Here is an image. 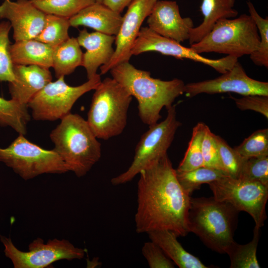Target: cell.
I'll list each match as a JSON object with an SVG mask.
<instances>
[{"label":"cell","mask_w":268,"mask_h":268,"mask_svg":"<svg viewBox=\"0 0 268 268\" xmlns=\"http://www.w3.org/2000/svg\"><path fill=\"white\" fill-rule=\"evenodd\" d=\"M134 216L138 233L168 230L178 237L190 232L191 196L181 187L167 154L139 173Z\"/></svg>","instance_id":"obj_1"},{"label":"cell","mask_w":268,"mask_h":268,"mask_svg":"<svg viewBox=\"0 0 268 268\" xmlns=\"http://www.w3.org/2000/svg\"><path fill=\"white\" fill-rule=\"evenodd\" d=\"M109 71L112 78L136 98L138 116L149 126L158 122L163 107L168 108L184 93L185 84L181 79L153 78L150 72L137 69L129 62L121 63Z\"/></svg>","instance_id":"obj_2"},{"label":"cell","mask_w":268,"mask_h":268,"mask_svg":"<svg viewBox=\"0 0 268 268\" xmlns=\"http://www.w3.org/2000/svg\"><path fill=\"white\" fill-rule=\"evenodd\" d=\"M239 211L230 203L209 198L190 199L188 212L190 232L198 236L208 248L226 254L235 242Z\"/></svg>","instance_id":"obj_3"},{"label":"cell","mask_w":268,"mask_h":268,"mask_svg":"<svg viewBox=\"0 0 268 268\" xmlns=\"http://www.w3.org/2000/svg\"><path fill=\"white\" fill-rule=\"evenodd\" d=\"M50 137L53 150L77 177L86 175L101 158L100 143L87 121L78 114L69 113L61 119Z\"/></svg>","instance_id":"obj_4"},{"label":"cell","mask_w":268,"mask_h":268,"mask_svg":"<svg viewBox=\"0 0 268 268\" xmlns=\"http://www.w3.org/2000/svg\"><path fill=\"white\" fill-rule=\"evenodd\" d=\"M87 122L97 138L107 140L122 133L133 97L115 79L105 78L94 89Z\"/></svg>","instance_id":"obj_5"},{"label":"cell","mask_w":268,"mask_h":268,"mask_svg":"<svg viewBox=\"0 0 268 268\" xmlns=\"http://www.w3.org/2000/svg\"><path fill=\"white\" fill-rule=\"evenodd\" d=\"M260 42L256 25L249 14L218 20L198 42L191 45L198 54L215 52L238 58L256 51Z\"/></svg>","instance_id":"obj_6"},{"label":"cell","mask_w":268,"mask_h":268,"mask_svg":"<svg viewBox=\"0 0 268 268\" xmlns=\"http://www.w3.org/2000/svg\"><path fill=\"white\" fill-rule=\"evenodd\" d=\"M166 118L160 123L149 126L141 136L135 148L133 160L124 172L113 178L114 186L131 181L140 172L151 164L167 154L177 129L181 125L176 117L175 107L167 109Z\"/></svg>","instance_id":"obj_7"},{"label":"cell","mask_w":268,"mask_h":268,"mask_svg":"<svg viewBox=\"0 0 268 268\" xmlns=\"http://www.w3.org/2000/svg\"><path fill=\"white\" fill-rule=\"evenodd\" d=\"M0 161L25 180L43 174H63L67 165L53 150L43 149L19 135L6 148L0 147Z\"/></svg>","instance_id":"obj_8"},{"label":"cell","mask_w":268,"mask_h":268,"mask_svg":"<svg viewBox=\"0 0 268 268\" xmlns=\"http://www.w3.org/2000/svg\"><path fill=\"white\" fill-rule=\"evenodd\" d=\"M64 77L49 82L28 103L33 119L50 121L62 119L70 113L81 96L96 89L101 81L100 74L97 73L84 83L72 86L65 81Z\"/></svg>","instance_id":"obj_9"},{"label":"cell","mask_w":268,"mask_h":268,"mask_svg":"<svg viewBox=\"0 0 268 268\" xmlns=\"http://www.w3.org/2000/svg\"><path fill=\"white\" fill-rule=\"evenodd\" d=\"M208 184L216 200L230 203L239 211L247 212L254 219L255 227L264 226L267 219L268 187L228 176Z\"/></svg>","instance_id":"obj_10"},{"label":"cell","mask_w":268,"mask_h":268,"mask_svg":"<svg viewBox=\"0 0 268 268\" xmlns=\"http://www.w3.org/2000/svg\"><path fill=\"white\" fill-rule=\"evenodd\" d=\"M6 257L12 262L14 268H44L61 260L81 259L84 250L75 247L68 241L54 239L44 244L43 240L37 238L28 246V251L18 250L10 238L0 235Z\"/></svg>","instance_id":"obj_11"},{"label":"cell","mask_w":268,"mask_h":268,"mask_svg":"<svg viewBox=\"0 0 268 268\" xmlns=\"http://www.w3.org/2000/svg\"><path fill=\"white\" fill-rule=\"evenodd\" d=\"M151 51L179 59H188L201 63L221 74L229 70L238 61V58L231 56L218 59L205 58L190 47H186L180 43L155 33L148 27H141L132 47V55Z\"/></svg>","instance_id":"obj_12"},{"label":"cell","mask_w":268,"mask_h":268,"mask_svg":"<svg viewBox=\"0 0 268 268\" xmlns=\"http://www.w3.org/2000/svg\"><path fill=\"white\" fill-rule=\"evenodd\" d=\"M233 92L242 96H268V82L252 78L238 62L227 72L212 79L189 83L185 85L184 93L193 97L201 93L214 94Z\"/></svg>","instance_id":"obj_13"},{"label":"cell","mask_w":268,"mask_h":268,"mask_svg":"<svg viewBox=\"0 0 268 268\" xmlns=\"http://www.w3.org/2000/svg\"><path fill=\"white\" fill-rule=\"evenodd\" d=\"M158 0H134L123 16L119 30L115 36L116 48L110 61L100 67L101 74H105L117 65L129 62L132 49L141 25Z\"/></svg>","instance_id":"obj_14"},{"label":"cell","mask_w":268,"mask_h":268,"mask_svg":"<svg viewBox=\"0 0 268 268\" xmlns=\"http://www.w3.org/2000/svg\"><path fill=\"white\" fill-rule=\"evenodd\" d=\"M46 16L31 0H5L0 5V19L9 22L15 41L35 39L43 29Z\"/></svg>","instance_id":"obj_15"},{"label":"cell","mask_w":268,"mask_h":268,"mask_svg":"<svg viewBox=\"0 0 268 268\" xmlns=\"http://www.w3.org/2000/svg\"><path fill=\"white\" fill-rule=\"evenodd\" d=\"M148 27L155 33L179 43L189 40L194 27L190 17H182L175 1L159 0L147 16Z\"/></svg>","instance_id":"obj_16"},{"label":"cell","mask_w":268,"mask_h":268,"mask_svg":"<svg viewBox=\"0 0 268 268\" xmlns=\"http://www.w3.org/2000/svg\"><path fill=\"white\" fill-rule=\"evenodd\" d=\"M14 79L9 82L12 99L27 105L32 98L52 81L49 69L35 65H13Z\"/></svg>","instance_id":"obj_17"},{"label":"cell","mask_w":268,"mask_h":268,"mask_svg":"<svg viewBox=\"0 0 268 268\" xmlns=\"http://www.w3.org/2000/svg\"><path fill=\"white\" fill-rule=\"evenodd\" d=\"M76 39L80 46L86 49L83 53L81 66L86 70L88 79H91L97 74L99 67L111 59L115 51L113 44L115 36L97 31L89 33L83 29L79 31Z\"/></svg>","instance_id":"obj_18"},{"label":"cell","mask_w":268,"mask_h":268,"mask_svg":"<svg viewBox=\"0 0 268 268\" xmlns=\"http://www.w3.org/2000/svg\"><path fill=\"white\" fill-rule=\"evenodd\" d=\"M123 20L121 13L102 3L95 2L69 18L70 26H83L97 32L116 36Z\"/></svg>","instance_id":"obj_19"},{"label":"cell","mask_w":268,"mask_h":268,"mask_svg":"<svg viewBox=\"0 0 268 268\" xmlns=\"http://www.w3.org/2000/svg\"><path fill=\"white\" fill-rule=\"evenodd\" d=\"M235 0H202L200 10L203 16L202 22L191 29L190 45L200 41L220 19L233 18L238 14L234 7Z\"/></svg>","instance_id":"obj_20"},{"label":"cell","mask_w":268,"mask_h":268,"mask_svg":"<svg viewBox=\"0 0 268 268\" xmlns=\"http://www.w3.org/2000/svg\"><path fill=\"white\" fill-rule=\"evenodd\" d=\"M53 47L35 39L15 41L9 47L13 65L52 67Z\"/></svg>","instance_id":"obj_21"},{"label":"cell","mask_w":268,"mask_h":268,"mask_svg":"<svg viewBox=\"0 0 268 268\" xmlns=\"http://www.w3.org/2000/svg\"><path fill=\"white\" fill-rule=\"evenodd\" d=\"M172 262L180 268H207L200 259L188 252L177 240L178 236L168 230H157L147 233Z\"/></svg>","instance_id":"obj_22"},{"label":"cell","mask_w":268,"mask_h":268,"mask_svg":"<svg viewBox=\"0 0 268 268\" xmlns=\"http://www.w3.org/2000/svg\"><path fill=\"white\" fill-rule=\"evenodd\" d=\"M83 53L76 38L69 37L53 47L52 67L58 78L72 73L81 66Z\"/></svg>","instance_id":"obj_23"},{"label":"cell","mask_w":268,"mask_h":268,"mask_svg":"<svg viewBox=\"0 0 268 268\" xmlns=\"http://www.w3.org/2000/svg\"><path fill=\"white\" fill-rule=\"evenodd\" d=\"M27 105L0 96V125L10 127L19 134L25 135L30 116Z\"/></svg>","instance_id":"obj_24"},{"label":"cell","mask_w":268,"mask_h":268,"mask_svg":"<svg viewBox=\"0 0 268 268\" xmlns=\"http://www.w3.org/2000/svg\"><path fill=\"white\" fill-rule=\"evenodd\" d=\"M260 229L254 227L252 240L247 244L240 245L235 241L226 254L230 260V268H260L257 250L260 237Z\"/></svg>","instance_id":"obj_25"},{"label":"cell","mask_w":268,"mask_h":268,"mask_svg":"<svg viewBox=\"0 0 268 268\" xmlns=\"http://www.w3.org/2000/svg\"><path fill=\"white\" fill-rule=\"evenodd\" d=\"M176 172L181 187L190 196L202 184H208L227 176L222 171L205 166L185 172L176 170Z\"/></svg>","instance_id":"obj_26"},{"label":"cell","mask_w":268,"mask_h":268,"mask_svg":"<svg viewBox=\"0 0 268 268\" xmlns=\"http://www.w3.org/2000/svg\"><path fill=\"white\" fill-rule=\"evenodd\" d=\"M70 26L68 18L46 14L43 29L35 39L56 47L69 38L68 31Z\"/></svg>","instance_id":"obj_27"},{"label":"cell","mask_w":268,"mask_h":268,"mask_svg":"<svg viewBox=\"0 0 268 268\" xmlns=\"http://www.w3.org/2000/svg\"><path fill=\"white\" fill-rule=\"evenodd\" d=\"M32 3L46 14L70 18L95 0H31Z\"/></svg>","instance_id":"obj_28"},{"label":"cell","mask_w":268,"mask_h":268,"mask_svg":"<svg viewBox=\"0 0 268 268\" xmlns=\"http://www.w3.org/2000/svg\"><path fill=\"white\" fill-rule=\"evenodd\" d=\"M204 126L203 123L200 122L193 128L188 148L176 171H189L204 166L201 143Z\"/></svg>","instance_id":"obj_29"},{"label":"cell","mask_w":268,"mask_h":268,"mask_svg":"<svg viewBox=\"0 0 268 268\" xmlns=\"http://www.w3.org/2000/svg\"><path fill=\"white\" fill-rule=\"evenodd\" d=\"M249 15L254 21L258 30L260 42L258 49L252 53L250 59L257 66L268 67V18L261 17L253 3L247 1Z\"/></svg>","instance_id":"obj_30"},{"label":"cell","mask_w":268,"mask_h":268,"mask_svg":"<svg viewBox=\"0 0 268 268\" xmlns=\"http://www.w3.org/2000/svg\"><path fill=\"white\" fill-rule=\"evenodd\" d=\"M234 148L246 159L268 156V129L256 131Z\"/></svg>","instance_id":"obj_31"},{"label":"cell","mask_w":268,"mask_h":268,"mask_svg":"<svg viewBox=\"0 0 268 268\" xmlns=\"http://www.w3.org/2000/svg\"><path fill=\"white\" fill-rule=\"evenodd\" d=\"M215 139L224 172L230 177L238 178L246 158L242 157L220 136L215 134Z\"/></svg>","instance_id":"obj_32"},{"label":"cell","mask_w":268,"mask_h":268,"mask_svg":"<svg viewBox=\"0 0 268 268\" xmlns=\"http://www.w3.org/2000/svg\"><path fill=\"white\" fill-rule=\"evenodd\" d=\"M11 29L9 21L0 23V81L11 82L14 79L13 64L11 61L9 34Z\"/></svg>","instance_id":"obj_33"},{"label":"cell","mask_w":268,"mask_h":268,"mask_svg":"<svg viewBox=\"0 0 268 268\" xmlns=\"http://www.w3.org/2000/svg\"><path fill=\"white\" fill-rule=\"evenodd\" d=\"M238 178L268 187V156L246 159Z\"/></svg>","instance_id":"obj_34"},{"label":"cell","mask_w":268,"mask_h":268,"mask_svg":"<svg viewBox=\"0 0 268 268\" xmlns=\"http://www.w3.org/2000/svg\"><path fill=\"white\" fill-rule=\"evenodd\" d=\"M201 151L204 166L224 172L219 158L215 134L211 132L206 125L202 140Z\"/></svg>","instance_id":"obj_35"},{"label":"cell","mask_w":268,"mask_h":268,"mask_svg":"<svg viewBox=\"0 0 268 268\" xmlns=\"http://www.w3.org/2000/svg\"><path fill=\"white\" fill-rule=\"evenodd\" d=\"M142 254L150 268H174V264L154 242L150 241L144 243Z\"/></svg>","instance_id":"obj_36"},{"label":"cell","mask_w":268,"mask_h":268,"mask_svg":"<svg viewBox=\"0 0 268 268\" xmlns=\"http://www.w3.org/2000/svg\"><path fill=\"white\" fill-rule=\"evenodd\" d=\"M231 97L241 110H252L268 118V96L251 95L243 96L240 98Z\"/></svg>","instance_id":"obj_37"},{"label":"cell","mask_w":268,"mask_h":268,"mask_svg":"<svg viewBox=\"0 0 268 268\" xmlns=\"http://www.w3.org/2000/svg\"><path fill=\"white\" fill-rule=\"evenodd\" d=\"M134 0H102V3L113 10L121 13Z\"/></svg>","instance_id":"obj_38"},{"label":"cell","mask_w":268,"mask_h":268,"mask_svg":"<svg viewBox=\"0 0 268 268\" xmlns=\"http://www.w3.org/2000/svg\"><path fill=\"white\" fill-rule=\"evenodd\" d=\"M96 2L99 3H102V0H95Z\"/></svg>","instance_id":"obj_39"},{"label":"cell","mask_w":268,"mask_h":268,"mask_svg":"<svg viewBox=\"0 0 268 268\" xmlns=\"http://www.w3.org/2000/svg\"></svg>","instance_id":"obj_40"}]
</instances>
